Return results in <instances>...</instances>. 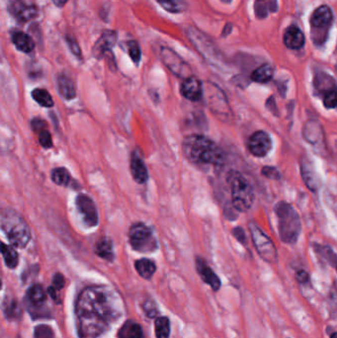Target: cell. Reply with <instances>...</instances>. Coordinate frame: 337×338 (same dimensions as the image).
Instances as JSON below:
<instances>
[{"label": "cell", "instance_id": "obj_1", "mask_svg": "<svg viewBox=\"0 0 337 338\" xmlns=\"http://www.w3.org/2000/svg\"><path fill=\"white\" fill-rule=\"evenodd\" d=\"M122 311V301L115 291L104 286L86 288L75 307L79 337H99L121 317Z\"/></svg>", "mask_w": 337, "mask_h": 338}, {"label": "cell", "instance_id": "obj_2", "mask_svg": "<svg viewBox=\"0 0 337 338\" xmlns=\"http://www.w3.org/2000/svg\"><path fill=\"white\" fill-rule=\"evenodd\" d=\"M182 148L188 160L197 165L219 166L225 162V154L222 148L204 136L190 135L186 137Z\"/></svg>", "mask_w": 337, "mask_h": 338}, {"label": "cell", "instance_id": "obj_3", "mask_svg": "<svg viewBox=\"0 0 337 338\" xmlns=\"http://www.w3.org/2000/svg\"><path fill=\"white\" fill-rule=\"evenodd\" d=\"M1 229L10 243L18 248L25 247L31 239V230L21 215L12 209H3L0 217Z\"/></svg>", "mask_w": 337, "mask_h": 338}, {"label": "cell", "instance_id": "obj_4", "mask_svg": "<svg viewBox=\"0 0 337 338\" xmlns=\"http://www.w3.org/2000/svg\"><path fill=\"white\" fill-rule=\"evenodd\" d=\"M275 212L278 218L279 233L286 243H295L301 233V221L295 209L285 202H280Z\"/></svg>", "mask_w": 337, "mask_h": 338}, {"label": "cell", "instance_id": "obj_5", "mask_svg": "<svg viewBox=\"0 0 337 338\" xmlns=\"http://www.w3.org/2000/svg\"><path fill=\"white\" fill-rule=\"evenodd\" d=\"M233 207L239 212H247L254 203V190L249 181L239 172L232 171L229 175Z\"/></svg>", "mask_w": 337, "mask_h": 338}, {"label": "cell", "instance_id": "obj_6", "mask_svg": "<svg viewBox=\"0 0 337 338\" xmlns=\"http://www.w3.org/2000/svg\"><path fill=\"white\" fill-rule=\"evenodd\" d=\"M130 243L136 251L149 254L157 249V240L150 229L145 224H135L129 232Z\"/></svg>", "mask_w": 337, "mask_h": 338}, {"label": "cell", "instance_id": "obj_7", "mask_svg": "<svg viewBox=\"0 0 337 338\" xmlns=\"http://www.w3.org/2000/svg\"><path fill=\"white\" fill-rule=\"evenodd\" d=\"M249 231L258 254L269 263L276 262L278 258L277 249L270 237L254 223L249 224Z\"/></svg>", "mask_w": 337, "mask_h": 338}, {"label": "cell", "instance_id": "obj_8", "mask_svg": "<svg viewBox=\"0 0 337 338\" xmlns=\"http://www.w3.org/2000/svg\"><path fill=\"white\" fill-rule=\"evenodd\" d=\"M159 55L164 64L177 76L184 79L189 77V66L172 50L167 47H161L159 49Z\"/></svg>", "mask_w": 337, "mask_h": 338}, {"label": "cell", "instance_id": "obj_9", "mask_svg": "<svg viewBox=\"0 0 337 338\" xmlns=\"http://www.w3.org/2000/svg\"><path fill=\"white\" fill-rule=\"evenodd\" d=\"M248 148L254 156H265L272 148V141L270 136L263 131L255 132L249 138Z\"/></svg>", "mask_w": 337, "mask_h": 338}, {"label": "cell", "instance_id": "obj_10", "mask_svg": "<svg viewBox=\"0 0 337 338\" xmlns=\"http://www.w3.org/2000/svg\"><path fill=\"white\" fill-rule=\"evenodd\" d=\"M76 207L88 226L94 227L98 224V212L95 203L89 196L79 194L76 197Z\"/></svg>", "mask_w": 337, "mask_h": 338}, {"label": "cell", "instance_id": "obj_11", "mask_svg": "<svg viewBox=\"0 0 337 338\" xmlns=\"http://www.w3.org/2000/svg\"><path fill=\"white\" fill-rule=\"evenodd\" d=\"M180 91L184 98L190 101H198L203 95V85L197 77L189 76L183 80Z\"/></svg>", "mask_w": 337, "mask_h": 338}, {"label": "cell", "instance_id": "obj_12", "mask_svg": "<svg viewBox=\"0 0 337 338\" xmlns=\"http://www.w3.org/2000/svg\"><path fill=\"white\" fill-rule=\"evenodd\" d=\"M196 267L202 280L211 286L214 291H218L221 288V280L216 273L208 266L204 259L198 257L196 260Z\"/></svg>", "mask_w": 337, "mask_h": 338}, {"label": "cell", "instance_id": "obj_13", "mask_svg": "<svg viewBox=\"0 0 337 338\" xmlns=\"http://www.w3.org/2000/svg\"><path fill=\"white\" fill-rule=\"evenodd\" d=\"M9 9L12 14L20 21H28L37 16V9L34 6H28L21 0H13L9 3Z\"/></svg>", "mask_w": 337, "mask_h": 338}, {"label": "cell", "instance_id": "obj_14", "mask_svg": "<svg viewBox=\"0 0 337 338\" xmlns=\"http://www.w3.org/2000/svg\"><path fill=\"white\" fill-rule=\"evenodd\" d=\"M131 172L134 180L139 184H144L148 180L147 166L137 152H134L131 159Z\"/></svg>", "mask_w": 337, "mask_h": 338}, {"label": "cell", "instance_id": "obj_15", "mask_svg": "<svg viewBox=\"0 0 337 338\" xmlns=\"http://www.w3.org/2000/svg\"><path fill=\"white\" fill-rule=\"evenodd\" d=\"M332 19H333V16H332L331 9L326 5H322L316 8L314 11L312 15L311 23L314 28L320 29V28L328 27L331 24Z\"/></svg>", "mask_w": 337, "mask_h": 338}, {"label": "cell", "instance_id": "obj_16", "mask_svg": "<svg viewBox=\"0 0 337 338\" xmlns=\"http://www.w3.org/2000/svg\"><path fill=\"white\" fill-rule=\"evenodd\" d=\"M116 40H117V35L114 31L110 30L104 31L99 40L94 46V56L100 57L107 52H110L114 47Z\"/></svg>", "mask_w": 337, "mask_h": 338}, {"label": "cell", "instance_id": "obj_17", "mask_svg": "<svg viewBox=\"0 0 337 338\" xmlns=\"http://www.w3.org/2000/svg\"><path fill=\"white\" fill-rule=\"evenodd\" d=\"M284 44L291 50L301 49L305 44L304 34L298 27L291 26L284 34Z\"/></svg>", "mask_w": 337, "mask_h": 338}, {"label": "cell", "instance_id": "obj_18", "mask_svg": "<svg viewBox=\"0 0 337 338\" xmlns=\"http://www.w3.org/2000/svg\"><path fill=\"white\" fill-rule=\"evenodd\" d=\"M26 300L30 307L34 309H40L46 303L47 294L45 290L43 289L42 286L34 285L28 290L27 295H26Z\"/></svg>", "mask_w": 337, "mask_h": 338}, {"label": "cell", "instance_id": "obj_19", "mask_svg": "<svg viewBox=\"0 0 337 338\" xmlns=\"http://www.w3.org/2000/svg\"><path fill=\"white\" fill-rule=\"evenodd\" d=\"M12 42L22 53H31L35 48L33 39L23 32H15L12 36Z\"/></svg>", "mask_w": 337, "mask_h": 338}, {"label": "cell", "instance_id": "obj_20", "mask_svg": "<svg viewBox=\"0 0 337 338\" xmlns=\"http://www.w3.org/2000/svg\"><path fill=\"white\" fill-rule=\"evenodd\" d=\"M58 88H59L60 94L64 99L70 100V99H73L76 95L75 87H74L72 80L70 79V77H68L65 74H61L58 77Z\"/></svg>", "mask_w": 337, "mask_h": 338}, {"label": "cell", "instance_id": "obj_21", "mask_svg": "<svg viewBox=\"0 0 337 338\" xmlns=\"http://www.w3.org/2000/svg\"><path fill=\"white\" fill-rule=\"evenodd\" d=\"M118 338H143V329L139 323L127 320L118 332Z\"/></svg>", "mask_w": 337, "mask_h": 338}, {"label": "cell", "instance_id": "obj_22", "mask_svg": "<svg viewBox=\"0 0 337 338\" xmlns=\"http://www.w3.org/2000/svg\"><path fill=\"white\" fill-rule=\"evenodd\" d=\"M273 67L270 64H263L256 68L251 74V79L255 82L267 83L273 77Z\"/></svg>", "mask_w": 337, "mask_h": 338}, {"label": "cell", "instance_id": "obj_23", "mask_svg": "<svg viewBox=\"0 0 337 338\" xmlns=\"http://www.w3.org/2000/svg\"><path fill=\"white\" fill-rule=\"evenodd\" d=\"M135 267L137 272L140 274L141 277H143L144 279H150L153 274L156 271V266L154 264V262H152L151 260L147 259V258H143L138 260L135 263Z\"/></svg>", "mask_w": 337, "mask_h": 338}, {"label": "cell", "instance_id": "obj_24", "mask_svg": "<svg viewBox=\"0 0 337 338\" xmlns=\"http://www.w3.org/2000/svg\"><path fill=\"white\" fill-rule=\"evenodd\" d=\"M302 174L304 181L306 182L307 186L311 190L316 191L318 188V178L316 175V172L307 163V161H303L302 163Z\"/></svg>", "mask_w": 337, "mask_h": 338}, {"label": "cell", "instance_id": "obj_25", "mask_svg": "<svg viewBox=\"0 0 337 338\" xmlns=\"http://www.w3.org/2000/svg\"><path fill=\"white\" fill-rule=\"evenodd\" d=\"M1 254L3 256L4 262H5V264L8 268L13 269L18 265V260H19L18 254L16 252V250L12 246L7 245L5 243H2Z\"/></svg>", "mask_w": 337, "mask_h": 338}, {"label": "cell", "instance_id": "obj_26", "mask_svg": "<svg viewBox=\"0 0 337 338\" xmlns=\"http://www.w3.org/2000/svg\"><path fill=\"white\" fill-rule=\"evenodd\" d=\"M95 252L96 254L106 259L108 261H112L114 258V251H113V243L110 239L108 238H103L101 239L97 244H96V248H95Z\"/></svg>", "mask_w": 337, "mask_h": 338}, {"label": "cell", "instance_id": "obj_27", "mask_svg": "<svg viewBox=\"0 0 337 338\" xmlns=\"http://www.w3.org/2000/svg\"><path fill=\"white\" fill-rule=\"evenodd\" d=\"M157 3L170 13H181L186 10L187 3L185 0H156Z\"/></svg>", "mask_w": 337, "mask_h": 338}, {"label": "cell", "instance_id": "obj_28", "mask_svg": "<svg viewBox=\"0 0 337 338\" xmlns=\"http://www.w3.org/2000/svg\"><path fill=\"white\" fill-rule=\"evenodd\" d=\"M32 97L33 99L42 107L50 108L54 106V100L51 96V94L42 88H36L32 92Z\"/></svg>", "mask_w": 337, "mask_h": 338}, {"label": "cell", "instance_id": "obj_29", "mask_svg": "<svg viewBox=\"0 0 337 338\" xmlns=\"http://www.w3.org/2000/svg\"><path fill=\"white\" fill-rule=\"evenodd\" d=\"M156 338H169L170 335V321L165 317H157L154 323Z\"/></svg>", "mask_w": 337, "mask_h": 338}, {"label": "cell", "instance_id": "obj_30", "mask_svg": "<svg viewBox=\"0 0 337 338\" xmlns=\"http://www.w3.org/2000/svg\"><path fill=\"white\" fill-rule=\"evenodd\" d=\"M52 180L60 186H67L70 182V174L63 167L55 168L52 172Z\"/></svg>", "mask_w": 337, "mask_h": 338}, {"label": "cell", "instance_id": "obj_31", "mask_svg": "<svg viewBox=\"0 0 337 338\" xmlns=\"http://www.w3.org/2000/svg\"><path fill=\"white\" fill-rule=\"evenodd\" d=\"M4 313L5 316L9 318H16L20 316V308L15 301H7L6 305L4 306Z\"/></svg>", "mask_w": 337, "mask_h": 338}, {"label": "cell", "instance_id": "obj_32", "mask_svg": "<svg viewBox=\"0 0 337 338\" xmlns=\"http://www.w3.org/2000/svg\"><path fill=\"white\" fill-rule=\"evenodd\" d=\"M127 45H128V52H129L131 59L133 60L135 64H139L142 58V52H141L139 44L136 41H130Z\"/></svg>", "mask_w": 337, "mask_h": 338}, {"label": "cell", "instance_id": "obj_33", "mask_svg": "<svg viewBox=\"0 0 337 338\" xmlns=\"http://www.w3.org/2000/svg\"><path fill=\"white\" fill-rule=\"evenodd\" d=\"M34 338H55L53 329L46 324H40L35 327Z\"/></svg>", "mask_w": 337, "mask_h": 338}, {"label": "cell", "instance_id": "obj_34", "mask_svg": "<svg viewBox=\"0 0 337 338\" xmlns=\"http://www.w3.org/2000/svg\"><path fill=\"white\" fill-rule=\"evenodd\" d=\"M323 104L328 109L337 107V90H329L323 98Z\"/></svg>", "mask_w": 337, "mask_h": 338}, {"label": "cell", "instance_id": "obj_35", "mask_svg": "<svg viewBox=\"0 0 337 338\" xmlns=\"http://www.w3.org/2000/svg\"><path fill=\"white\" fill-rule=\"evenodd\" d=\"M38 134H39V143H40V145L42 146L43 148H52L53 140H52L51 133L47 129H45Z\"/></svg>", "mask_w": 337, "mask_h": 338}, {"label": "cell", "instance_id": "obj_36", "mask_svg": "<svg viewBox=\"0 0 337 338\" xmlns=\"http://www.w3.org/2000/svg\"><path fill=\"white\" fill-rule=\"evenodd\" d=\"M66 43H67L70 51L72 52V54H74L77 57L81 56V50H80V48H79L77 42L74 40V38L67 36L66 37Z\"/></svg>", "mask_w": 337, "mask_h": 338}, {"label": "cell", "instance_id": "obj_37", "mask_svg": "<svg viewBox=\"0 0 337 338\" xmlns=\"http://www.w3.org/2000/svg\"><path fill=\"white\" fill-rule=\"evenodd\" d=\"M64 286V277L62 274H56L53 279V287L56 290H61Z\"/></svg>", "mask_w": 337, "mask_h": 338}, {"label": "cell", "instance_id": "obj_38", "mask_svg": "<svg viewBox=\"0 0 337 338\" xmlns=\"http://www.w3.org/2000/svg\"><path fill=\"white\" fill-rule=\"evenodd\" d=\"M262 173L267 176L268 178H271V179H278L280 178V174L278 172V170L276 168H273V167H264L262 169Z\"/></svg>", "mask_w": 337, "mask_h": 338}, {"label": "cell", "instance_id": "obj_39", "mask_svg": "<svg viewBox=\"0 0 337 338\" xmlns=\"http://www.w3.org/2000/svg\"><path fill=\"white\" fill-rule=\"evenodd\" d=\"M296 278L299 283L301 284H306L310 280V276L305 271V270H300L297 272Z\"/></svg>", "mask_w": 337, "mask_h": 338}, {"label": "cell", "instance_id": "obj_40", "mask_svg": "<svg viewBox=\"0 0 337 338\" xmlns=\"http://www.w3.org/2000/svg\"><path fill=\"white\" fill-rule=\"evenodd\" d=\"M32 128L36 133H40L43 130L47 129L45 122L40 119H35L32 121Z\"/></svg>", "mask_w": 337, "mask_h": 338}, {"label": "cell", "instance_id": "obj_41", "mask_svg": "<svg viewBox=\"0 0 337 338\" xmlns=\"http://www.w3.org/2000/svg\"><path fill=\"white\" fill-rule=\"evenodd\" d=\"M232 234L242 243H245V240H246V236H245V233L243 232L242 229L240 228H236L232 231Z\"/></svg>", "mask_w": 337, "mask_h": 338}, {"label": "cell", "instance_id": "obj_42", "mask_svg": "<svg viewBox=\"0 0 337 338\" xmlns=\"http://www.w3.org/2000/svg\"><path fill=\"white\" fill-rule=\"evenodd\" d=\"M53 1V3L56 5V6H58V7H63L65 4H66V2L68 1V0H52Z\"/></svg>", "mask_w": 337, "mask_h": 338}, {"label": "cell", "instance_id": "obj_43", "mask_svg": "<svg viewBox=\"0 0 337 338\" xmlns=\"http://www.w3.org/2000/svg\"><path fill=\"white\" fill-rule=\"evenodd\" d=\"M330 338H337V332L332 333V334H331V336H330Z\"/></svg>", "mask_w": 337, "mask_h": 338}]
</instances>
